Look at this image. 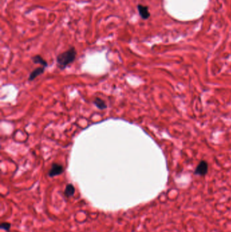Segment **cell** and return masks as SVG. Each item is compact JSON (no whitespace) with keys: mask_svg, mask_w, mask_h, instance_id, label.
<instances>
[{"mask_svg":"<svg viewBox=\"0 0 231 232\" xmlns=\"http://www.w3.org/2000/svg\"><path fill=\"white\" fill-rule=\"evenodd\" d=\"M93 103L94 104L98 109H100V110H102V109H105L107 107V105H106V103L103 100H102L100 98H96L93 101Z\"/></svg>","mask_w":231,"mask_h":232,"instance_id":"6","label":"cell"},{"mask_svg":"<svg viewBox=\"0 0 231 232\" xmlns=\"http://www.w3.org/2000/svg\"><path fill=\"white\" fill-rule=\"evenodd\" d=\"M75 187L72 184H68L65 190V194L67 197L72 196L75 193Z\"/></svg>","mask_w":231,"mask_h":232,"instance_id":"8","label":"cell"},{"mask_svg":"<svg viewBox=\"0 0 231 232\" xmlns=\"http://www.w3.org/2000/svg\"><path fill=\"white\" fill-rule=\"evenodd\" d=\"M45 68L46 67H39V68H37L34 71H33L29 77V81H33V80L35 79L37 76L41 75L44 72Z\"/></svg>","mask_w":231,"mask_h":232,"instance_id":"4","label":"cell"},{"mask_svg":"<svg viewBox=\"0 0 231 232\" xmlns=\"http://www.w3.org/2000/svg\"><path fill=\"white\" fill-rule=\"evenodd\" d=\"M208 164L205 161H201L196 166L195 173L200 176H204L207 172Z\"/></svg>","mask_w":231,"mask_h":232,"instance_id":"3","label":"cell"},{"mask_svg":"<svg viewBox=\"0 0 231 232\" xmlns=\"http://www.w3.org/2000/svg\"><path fill=\"white\" fill-rule=\"evenodd\" d=\"M0 227H1L2 229H3V230L8 231L10 230V227H11V224L9 223L3 222V223H2L1 225H0Z\"/></svg>","mask_w":231,"mask_h":232,"instance_id":"9","label":"cell"},{"mask_svg":"<svg viewBox=\"0 0 231 232\" xmlns=\"http://www.w3.org/2000/svg\"><path fill=\"white\" fill-rule=\"evenodd\" d=\"M76 54V50L74 48H71L68 49L67 51L60 54L56 58L58 68L65 69L68 65L75 61Z\"/></svg>","mask_w":231,"mask_h":232,"instance_id":"1","label":"cell"},{"mask_svg":"<svg viewBox=\"0 0 231 232\" xmlns=\"http://www.w3.org/2000/svg\"><path fill=\"white\" fill-rule=\"evenodd\" d=\"M64 172V168L61 165L57 163H54L52 165L50 170L48 172V175L50 177H53L55 176H58L61 175Z\"/></svg>","mask_w":231,"mask_h":232,"instance_id":"2","label":"cell"},{"mask_svg":"<svg viewBox=\"0 0 231 232\" xmlns=\"http://www.w3.org/2000/svg\"><path fill=\"white\" fill-rule=\"evenodd\" d=\"M138 9L139 14L141 17L143 19H147L150 16V13L148 10V8L147 6H143L142 5L138 6Z\"/></svg>","mask_w":231,"mask_h":232,"instance_id":"5","label":"cell"},{"mask_svg":"<svg viewBox=\"0 0 231 232\" xmlns=\"http://www.w3.org/2000/svg\"><path fill=\"white\" fill-rule=\"evenodd\" d=\"M32 60L34 63H36V64H40L44 67H46L47 66H48V63H47V62L40 55H36L35 57H33L32 58Z\"/></svg>","mask_w":231,"mask_h":232,"instance_id":"7","label":"cell"}]
</instances>
